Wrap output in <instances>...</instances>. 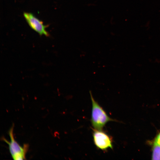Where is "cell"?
Wrapping results in <instances>:
<instances>
[{"label":"cell","instance_id":"1","mask_svg":"<svg viewBox=\"0 0 160 160\" xmlns=\"http://www.w3.org/2000/svg\"><path fill=\"white\" fill-rule=\"evenodd\" d=\"M92 104V110L91 121L94 129L102 130L105 124L108 122L115 121L110 118L103 108L95 101L89 91Z\"/></svg>","mask_w":160,"mask_h":160},{"label":"cell","instance_id":"2","mask_svg":"<svg viewBox=\"0 0 160 160\" xmlns=\"http://www.w3.org/2000/svg\"><path fill=\"white\" fill-rule=\"evenodd\" d=\"M14 127L13 124L9 132L10 142L4 138H2V139L8 144L10 152L13 159L23 160L25 159V155L28 150V144H25L21 146L15 140L13 134Z\"/></svg>","mask_w":160,"mask_h":160},{"label":"cell","instance_id":"3","mask_svg":"<svg viewBox=\"0 0 160 160\" xmlns=\"http://www.w3.org/2000/svg\"><path fill=\"white\" fill-rule=\"evenodd\" d=\"M93 140L96 147L102 151H106L109 148H113V141L111 137L102 130L93 129Z\"/></svg>","mask_w":160,"mask_h":160},{"label":"cell","instance_id":"4","mask_svg":"<svg viewBox=\"0 0 160 160\" xmlns=\"http://www.w3.org/2000/svg\"><path fill=\"white\" fill-rule=\"evenodd\" d=\"M23 15L29 26L40 36L44 35L46 37L50 36L49 33L46 30L48 25H45L42 21L38 18L31 13L24 12Z\"/></svg>","mask_w":160,"mask_h":160},{"label":"cell","instance_id":"5","mask_svg":"<svg viewBox=\"0 0 160 160\" xmlns=\"http://www.w3.org/2000/svg\"><path fill=\"white\" fill-rule=\"evenodd\" d=\"M152 160H160V145L153 141L152 146Z\"/></svg>","mask_w":160,"mask_h":160},{"label":"cell","instance_id":"6","mask_svg":"<svg viewBox=\"0 0 160 160\" xmlns=\"http://www.w3.org/2000/svg\"><path fill=\"white\" fill-rule=\"evenodd\" d=\"M153 141L160 145V132L157 135Z\"/></svg>","mask_w":160,"mask_h":160}]
</instances>
